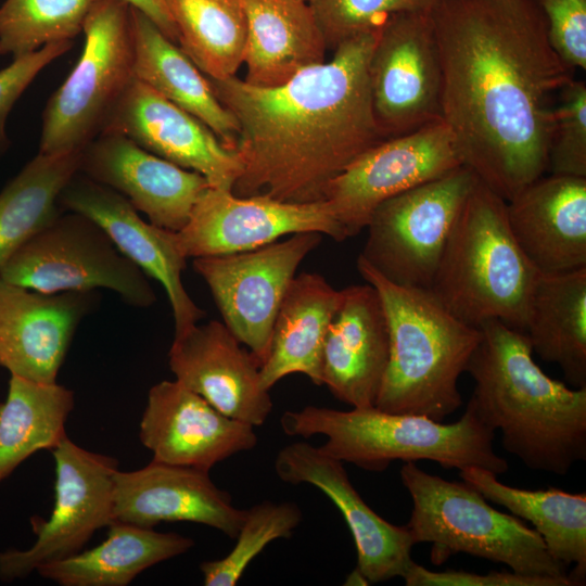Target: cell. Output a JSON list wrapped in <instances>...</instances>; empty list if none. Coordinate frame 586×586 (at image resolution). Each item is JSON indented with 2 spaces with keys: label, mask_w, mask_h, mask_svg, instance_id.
Returning <instances> with one entry per match:
<instances>
[{
  "label": "cell",
  "mask_w": 586,
  "mask_h": 586,
  "mask_svg": "<svg viewBox=\"0 0 586 586\" xmlns=\"http://www.w3.org/2000/svg\"><path fill=\"white\" fill-rule=\"evenodd\" d=\"M385 311L390 354L375 407L443 421L461 405L458 380L482 339L480 328L451 315L430 290L392 283L357 258Z\"/></svg>",
  "instance_id": "4"
},
{
  "label": "cell",
  "mask_w": 586,
  "mask_h": 586,
  "mask_svg": "<svg viewBox=\"0 0 586 586\" xmlns=\"http://www.w3.org/2000/svg\"><path fill=\"white\" fill-rule=\"evenodd\" d=\"M95 0H5L0 7V55L13 59L82 31Z\"/></svg>",
  "instance_id": "35"
},
{
  "label": "cell",
  "mask_w": 586,
  "mask_h": 586,
  "mask_svg": "<svg viewBox=\"0 0 586 586\" xmlns=\"http://www.w3.org/2000/svg\"><path fill=\"white\" fill-rule=\"evenodd\" d=\"M441 118L462 164L505 201L548 169L550 99L574 79L534 0H435Z\"/></svg>",
  "instance_id": "1"
},
{
  "label": "cell",
  "mask_w": 586,
  "mask_h": 586,
  "mask_svg": "<svg viewBox=\"0 0 586 586\" xmlns=\"http://www.w3.org/2000/svg\"><path fill=\"white\" fill-rule=\"evenodd\" d=\"M278 477L320 489L342 513L355 543L357 568L370 584L404 577L415 561L416 545L406 526L373 511L353 486L343 462L306 442L284 446L276 456Z\"/></svg>",
  "instance_id": "18"
},
{
  "label": "cell",
  "mask_w": 586,
  "mask_h": 586,
  "mask_svg": "<svg viewBox=\"0 0 586 586\" xmlns=\"http://www.w3.org/2000/svg\"><path fill=\"white\" fill-rule=\"evenodd\" d=\"M246 510L232 504L209 471L152 460L114 477V521L153 528L162 522H194L235 539Z\"/></svg>",
  "instance_id": "23"
},
{
  "label": "cell",
  "mask_w": 586,
  "mask_h": 586,
  "mask_svg": "<svg viewBox=\"0 0 586 586\" xmlns=\"http://www.w3.org/2000/svg\"><path fill=\"white\" fill-rule=\"evenodd\" d=\"M280 424L289 436H324L323 451L368 471H383L397 460H429L459 471L477 467L495 474L508 470L507 461L494 449L495 431L469 403L453 423L377 407L337 410L310 405L285 411Z\"/></svg>",
  "instance_id": "5"
},
{
  "label": "cell",
  "mask_w": 586,
  "mask_h": 586,
  "mask_svg": "<svg viewBox=\"0 0 586 586\" xmlns=\"http://www.w3.org/2000/svg\"><path fill=\"white\" fill-rule=\"evenodd\" d=\"M461 165L454 137L438 119L369 148L330 181L324 201L349 238L384 201Z\"/></svg>",
  "instance_id": "14"
},
{
  "label": "cell",
  "mask_w": 586,
  "mask_h": 586,
  "mask_svg": "<svg viewBox=\"0 0 586 586\" xmlns=\"http://www.w3.org/2000/svg\"><path fill=\"white\" fill-rule=\"evenodd\" d=\"M539 272L517 243L507 201L476 179L455 221L430 292L457 319L525 332Z\"/></svg>",
  "instance_id": "6"
},
{
  "label": "cell",
  "mask_w": 586,
  "mask_h": 586,
  "mask_svg": "<svg viewBox=\"0 0 586 586\" xmlns=\"http://www.w3.org/2000/svg\"><path fill=\"white\" fill-rule=\"evenodd\" d=\"M130 7L146 15L160 30L173 42L177 43L174 23L169 16L165 0H124Z\"/></svg>",
  "instance_id": "42"
},
{
  "label": "cell",
  "mask_w": 586,
  "mask_h": 586,
  "mask_svg": "<svg viewBox=\"0 0 586 586\" xmlns=\"http://www.w3.org/2000/svg\"><path fill=\"white\" fill-rule=\"evenodd\" d=\"M93 548L40 565L36 572L61 586H127L144 570L181 556L190 537L114 521Z\"/></svg>",
  "instance_id": "30"
},
{
  "label": "cell",
  "mask_w": 586,
  "mask_h": 586,
  "mask_svg": "<svg viewBox=\"0 0 586 586\" xmlns=\"http://www.w3.org/2000/svg\"><path fill=\"white\" fill-rule=\"evenodd\" d=\"M177 44L209 79L235 76L243 64L247 21L242 0H165Z\"/></svg>",
  "instance_id": "34"
},
{
  "label": "cell",
  "mask_w": 586,
  "mask_h": 586,
  "mask_svg": "<svg viewBox=\"0 0 586 586\" xmlns=\"http://www.w3.org/2000/svg\"><path fill=\"white\" fill-rule=\"evenodd\" d=\"M0 278L43 293L109 289L136 307L156 301L146 275L105 231L71 211H63L11 254L0 267Z\"/></svg>",
  "instance_id": "9"
},
{
  "label": "cell",
  "mask_w": 586,
  "mask_h": 586,
  "mask_svg": "<svg viewBox=\"0 0 586 586\" xmlns=\"http://www.w3.org/2000/svg\"><path fill=\"white\" fill-rule=\"evenodd\" d=\"M54 501L47 519L33 517L36 535L27 549L0 552V581L25 578L46 563L81 551L93 534L114 522V477L118 460L87 450L67 436L51 450Z\"/></svg>",
  "instance_id": "11"
},
{
  "label": "cell",
  "mask_w": 586,
  "mask_h": 586,
  "mask_svg": "<svg viewBox=\"0 0 586 586\" xmlns=\"http://www.w3.org/2000/svg\"><path fill=\"white\" fill-rule=\"evenodd\" d=\"M461 480L487 501L500 505L511 514L533 524L549 553L565 568L574 586L586 577V494L549 487L523 489L506 485L497 474L483 468L460 470Z\"/></svg>",
  "instance_id": "29"
},
{
  "label": "cell",
  "mask_w": 586,
  "mask_h": 586,
  "mask_svg": "<svg viewBox=\"0 0 586 586\" xmlns=\"http://www.w3.org/2000/svg\"><path fill=\"white\" fill-rule=\"evenodd\" d=\"M321 239L320 232H298L255 250L193 259V269L208 285L224 323L262 365L285 291Z\"/></svg>",
  "instance_id": "12"
},
{
  "label": "cell",
  "mask_w": 586,
  "mask_h": 586,
  "mask_svg": "<svg viewBox=\"0 0 586 586\" xmlns=\"http://www.w3.org/2000/svg\"><path fill=\"white\" fill-rule=\"evenodd\" d=\"M302 510L295 502L266 500L246 510L231 551L224 558L200 565L206 586H234L245 569L272 540L290 538L302 522Z\"/></svg>",
  "instance_id": "36"
},
{
  "label": "cell",
  "mask_w": 586,
  "mask_h": 586,
  "mask_svg": "<svg viewBox=\"0 0 586 586\" xmlns=\"http://www.w3.org/2000/svg\"><path fill=\"white\" fill-rule=\"evenodd\" d=\"M342 298L343 290H335L321 275H295L281 301L269 353L260 366L264 390L269 391L293 373L305 374L314 384L322 385L323 342Z\"/></svg>",
  "instance_id": "27"
},
{
  "label": "cell",
  "mask_w": 586,
  "mask_h": 586,
  "mask_svg": "<svg viewBox=\"0 0 586 586\" xmlns=\"http://www.w3.org/2000/svg\"><path fill=\"white\" fill-rule=\"evenodd\" d=\"M507 217L539 273L586 267V178L543 175L507 201Z\"/></svg>",
  "instance_id": "25"
},
{
  "label": "cell",
  "mask_w": 586,
  "mask_h": 586,
  "mask_svg": "<svg viewBox=\"0 0 586 586\" xmlns=\"http://www.w3.org/2000/svg\"><path fill=\"white\" fill-rule=\"evenodd\" d=\"M95 302L93 291L43 293L0 278V367L54 383L75 331Z\"/></svg>",
  "instance_id": "21"
},
{
  "label": "cell",
  "mask_w": 586,
  "mask_h": 586,
  "mask_svg": "<svg viewBox=\"0 0 586 586\" xmlns=\"http://www.w3.org/2000/svg\"><path fill=\"white\" fill-rule=\"evenodd\" d=\"M59 204L62 211L77 212L95 221L127 258L164 286L175 335L205 316L183 286L187 258L178 249L176 231L148 224L124 195L79 171L64 187Z\"/></svg>",
  "instance_id": "17"
},
{
  "label": "cell",
  "mask_w": 586,
  "mask_h": 586,
  "mask_svg": "<svg viewBox=\"0 0 586 586\" xmlns=\"http://www.w3.org/2000/svg\"><path fill=\"white\" fill-rule=\"evenodd\" d=\"M380 30L342 42L330 61L302 69L280 86H253L237 76L208 78L239 127L234 151L243 170L231 190L234 195L324 201L330 181L385 140L369 81Z\"/></svg>",
  "instance_id": "2"
},
{
  "label": "cell",
  "mask_w": 586,
  "mask_h": 586,
  "mask_svg": "<svg viewBox=\"0 0 586 586\" xmlns=\"http://www.w3.org/2000/svg\"><path fill=\"white\" fill-rule=\"evenodd\" d=\"M548 26L551 46L571 67L586 68V0H534Z\"/></svg>",
  "instance_id": "39"
},
{
  "label": "cell",
  "mask_w": 586,
  "mask_h": 586,
  "mask_svg": "<svg viewBox=\"0 0 586 586\" xmlns=\"http://www.w3.org/2000/svg\"><path fill=\"white\" fill-rule=\"evenodd\" d=\"M552 175L586 178V84L572 79L553 106V130L548 157Z\"/></svg>",
  "instance_id": "38"
},
{
  "label": "cell",
  "mask_w": 586,
  "mask_h": 586,
  "mask_svg": "<svg viewBox=\"0 0 586 586\" xmlns=\"http://www.w3.org/2000/svg\"><path fill=\"white\" fill-rule=\"evenodd\" d=\"M327 49L361 34L378 31L403 11H429L435 0H307Z\"/></svg>",
  "instance_id": "37"
},
{
  "label": "cell",
  "mask_w": 586,
  "mask_h": 586,
  "mask_svg": "<svg viewBox=\"0 0 586 586\" xmlns=\"http://www.w3.org/2000/svg\"><path fill=\"white\" fill-rule=\"evenodd\" d=\"M247 36L245 81L280 86L302 69L323 63L327 44L305 0H242Z\"/></svg>",
  "instance_id": "26"
},
{
  "label": "cell",
  "mask_w": 586,
  "mask_h": 586,
  "mask_svg": "<svg viewBox=\"0 0 586 586\" xmlns=\"http://www.w3.org/2000/svg\"><path fill=\"white\" fill-rule=\"evenodd\" d=\"M82 33L85 44L78 62L43 110L40 153L81 151L102 132L135 79L127 2L95 0Z\"/></svg>",
  "instance_id": "8"
},
{
  "label": "cell",
  "mask_w": 586,
  "mask_h": 586,
  "mask_svg": "<svg viewBox=\"0 0 586 586\" xmlns=\"http://www.w3.org/2000/svg\"><path fill=\"white\" fill-rule=\"evenodd\" d=\"M412 499L405 525L415 544L431 543L430 558L440 565L463 552L531 575L569 577L542 536L513 514L493 508L477 491L405 462L399 471Z\"/></svg>",
  "instance_id": "7"
},
{
  "label": "cell",
  "mask_w": 586,
  "mask_h": 586,
  "mask_svg": "<svg viewBox=\"0 0 586 586\" xmlns=\"http://www.w3.org/2000/svg\"><path fill=\"white\" fill-rule=\"evenodd\" d=\"M139 437L152 460L205 471L258 442L253 425L224 415L177 380L150 388Z\"/></svg>",
  "instance_id": "19"
},
{
  "label": "cell",
  "mask_w": 586,
  "mask_h": 586,
  "mask_svg": "<svg viewBox=\"0 0 586 586\" xmlns=\"http://www.w3.org/2000/svg\"><path fill=\"white\" fill-rule=\"evenodd\" d=\"M78 171L124 195L151 224L171 231L187 224L209 187L201 174L113 132L100 133L82 149Z\"/></svg>",
  "instance_id": "22"
},
{
  "label": "cell",
  "mask_w": 586,
  "mask_h": 586,
  "mask_svg": "<svg viewBox=\"0 0 586 586\" xmlns=\"http://www.w3.org/2000/svg\"><path fill=\"white\" fill-rule=\"evenodd\" d=\"M403 578L407 586H574L568 576L531 575L512 570L485 574L455 570L434 572L416 562Z\"/></svg>",
  "instance_id": "41"
},
{
  "label": "cell",
  "mask_w": 586,
  "mask_h": 586,
  "mask_svg": "<svg viewBox=\"0 0 586 586\" xmlns=\"http://www.w3.org/2000/svg\"><path fill=\"white\" fill-rule=\"evenodd\" d=\"M102 132L125 136L142 149L201 174L212 188L231 191L243 170L237 152L203 122L136 78Z\"/></svg>",
  "instance_id": "16"
},
{
  "label": "cell",
  "mask_w": 586,
  "mask_h": 586,
  "mask_svg": "<svg viewBox=\"0 0 586 586\" xmlns=\"http://www.w3.org/2000/svg\"><path fill=\"white\" fill-rule=\"evenodd\" d=\"M524 333L533 352L557 364L573 387H586V267L538 275Z\"/></svg>",
  "instance_id": "31"
},
{
  "label": "cell",
  "mask_w": 586,
  "mask_h": 586,
  "mask_svg": "<svg viewBox=\"0 0 586 586\" xmlns=\"http://www.w3.org/2000/svg\"><path fill=\"white\" fill-rule=\"evenodd\" d=\"M388 354L387 320L375 288L366 282L343 289L323 342L322 385L353 408L375 407Z\"/></svg>",
  "instance_id": "24"
},
{
  "label": "cell",
  "mask_w": 586,
  "mask_h": 586,
  "mask_svg": "<svg viewBox=\"0 0 586 586\" xmlns=\"http://www.w3.org/2000/svg\"><path fill=\"white\" fill-rule=\"evenodd\" d=\"M309 231L337 242L347 239L326 201L290 203L266 195L238 196L208 187L187 224L176 231V242L186 258H195L246 252Z\"/></svg>",
  "instance_id": "15"
},
{
  "label": "cell",
  "mask_w": 586,
  "mask_h": 586,
  "mask_svg": "<svg viewBox=\"0 0 586 586\" xmlns=\"http://www.w3.org/2000/svg\"><path fill=\"white\" fill-rule=\"evenodd\" d=\"M477 177L464 165L381 203L358 259L394 284L430 290Z\"/></svg>",
  "instance_id": "10"
},
{
  "label": "cell",
  "mask_w": 586,
  "mask_h": 586,
  "mask_svg": "<svg viewBox=\"0 0 586 586\" xmlns=\"http://www.w3.org/2000/svg\"><path fill=\"white\" fill-rule=\"evenodd\" d=\"M369 81L384 139L442 119V65L430 10L388 18L370 56Z\"/></svg>",
  "instance_id": "13"
},
{
  "label": "cell",
  "mask_w": 586,
  "mask_h": 586,
  "mask_svg": "<svg viewBox=\"0 0 586 586\" xmlns=\"http://www.w3.org/2000/svg\"><path fill=\"white\" fill-rule=\"evenodd\" d=\"M81 151L39 152L0 192V267L63 212L59 199L79 169Z\"/></svg>",
  "instance_id": "33"
},
{
  "label": "cell",
  "mask_w": 586,
  "mask_h": 586,
  "mask_svg": "<svg viewBox=\"0 0 586 586\" xmlns=\"http://www.w3.org/2000/svg\"><path fill=\"white\" fill-rule=\"evenodd\" d=\"M168 365L178 382L232 419L258 426L272 410L260 385L262 364L224 322L196 323L175 335Z\"/></svg>",
  "instance_id": "20"
},
{
  "label": "cell",
  "mask_w": 586,
  "mask_h": 586,
  "mask_svg": "<svg viewBox=\"0 0 586 586\" xmlns=\"http://www.w3.org/2000/svg\"><path fill=\"white\" fill-rule=\"evenodd\" d=\"M72 47V40L49 43L13 59L9 66L0 71V153L9 146L5 123L15 102L47 65Z\"/></svg>",
  "instance_id": "40"
},
{
  "label": "cell",
  "mask_w": 586,
  "mask_h": 586,
  "mask_svg": "<svg viewBox=\"0 0 586 586\" xmlns=\"http://www.w3.org/2000/svg\"><path fill=\"white\" fill-rule=\"evenodd\" d=\"M135 78L203 122L231 150L234 117L219 102L208 78L142 12L130 7Z\"/></svg>",
  "instance_id": "28"
},
{
  "label": "cell",
  "mask_w": 586,
  "mask_h": 586,
  "mask_svg": "<svg viewBox=\"0 0 586 586\" xmlns=\"http://www.w3.org/2000/svg\"><path fill=\"white\" fill-rule=\"evenodd\" d=\"M346 586H367L370 585L364 573L356 566L345 578Z\"/></svg>",
  "instance_id": "43"
},
{
  "label": "cell",
  "mask_w": 586,
  "mask_h": 586,
  "mask_svg": "<svg viewBox=\"0 0 586 586\" xmlns=\"http://www.w3.org/2000/svg\"><path fill=\"white\" fill-rule=\"evenodd\" d=\"M479 328L482 339L466 369L474 380L468 403L528 469L565 475L586 459V387L548 377L524 332L498 320Z\"/></svg>",
  "instance_id": "3"
},
{
  "label": "cell",
  "mask_w": 586,
  "mask_h": 586,
  "mask_svg": "<svg viewBox=\"0 0 586 586\" xmlns=\"http://www.w3.org/2000/svg\"><path fill=\"white\" fill-rule=\"evenodd\" d=\"M75 406L72 390L12 375L0 403V483L39 450L55 448L66 435Z\"/></svg>",
  "instance_id": "32"
},
{
  "label": "cell",
  "mask_w": 586,
  "mask_h": 586,
  "mask_svg": "<svg viewBox=\"0 0 586 586\" xmlns=\"http://www.w3.org/2000/svg\"><path fill=\"white\" fill-rule=\"evenodd\" d=\"M305 1H307V0H305Z\"/></svg>",
  "instance_id": "44"
}]
</instances>
